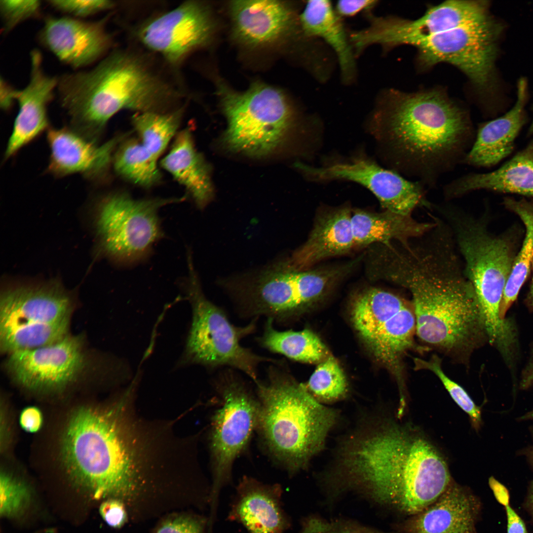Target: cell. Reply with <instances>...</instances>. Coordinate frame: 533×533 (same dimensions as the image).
<instances>
[{
  "mask_svg": "<svg viewBox=\"0 0 533 533\" xmlns=\"http://www.w3.org/2000/svg\"><path fill=\"white\" fill-rule=\"evenodd\" d=\"M301 24L309 37L321 40L333 52L340 71L342 82L355 83L357 77L356 59L343 19L328 0H311L300 12Z\"/></svg>",
  "mask_w": 533,
  "mask_h": 533,
  "instance_id": "4316f807",
  "label": "cell"
},
{
  "mask_svg": "<svg viewBox=\"0 0 533 533\" xmlns=\"http://www.w3.org/2000/svg\"><path fill=\"white\" fill-rule=\"evenodd\" d=\"M99 513L104 521L114 528H121L127 521L124 505L119 499L107 498L101 504Z\"/></svg>",
  "mask_w": 533,
  "mask_h": 533,
  "instance_id": "b9f144b4",
  "label": "cell"
},
{
  "mask_svg": "<svg viewBox=\"0 0 533 533\" xmlns=\"http://www.w3.org/2000/svg\"><path fill=\"white\" fill-rule=\"evenodd\" d=\"M478 498L452 481L445 491L402 525L403 533H475L480 511Z\"/></svg>",
  "mask_w": 533,
  "mask_h": 533,
  "instance_id": "d4e9b609",
  "label": "cell"
},
{
  "mask_svg": "<svg viewBox=\"0 0 533 533\" xmlns=\"http://www.w3.org/2000/svg\"><path fill=\"white\" fill-rule=\"evenodd\" d=\"M56 90L71 127L96 142L120 111L167 112L181 97L137 56L120 50L89 70L61 75Z\"/></svg>",
  "mask_w": 533,
  "mask_h": 533,
  "instance_id": "277c9868",
  "label": "cell"
},
{
  "mask_svg": "<svg viewBox=\"0 0 533 533\" xmlns=\"http://www.w3.org/2000/svg\"><path fill=\"white\" fill-rule=\"evenodd\" d=\"M507 517V533H528L523 520L510 506L505 507Z\"/></svg>",
  "mask_w": 533,
  "mask_h": 533,
  "instance_id": "c3c4849f",
  "label": "cell"
},
{
  "mask_svg": "<svg viewBox=\"0 0 533 533\" xmlns=\"http://www.w3.org/2000/svg\"><path fill=\"white\" fill-rule=\"evenodd\" d=\"M530 455L531 459L532 462H533V447L532 449V450H531Z\"/></svg>",
  "mask_w": 533,
  "mask_h": 533,
  "instance_id": "9f6ffc18",
  "label": "cell"
},
{
  "mask_svg": "<svg viewBox=\"0 0 533 533\" xmlns=\"http://www.w3.org/2000/svg\"><path fill=\"white\" fill-rule=\"evenodd\" d=\"M279 489L244 478L239 486L236 514L251 533H281L287 521L279 502Z\"/></svg>",
  "mask_w": 533,
  "mask_h": 533,
  "instance_id": "4dcf8cb0",
  "label": "cell"
},
{
  "mask_svg": "<svg viewBox=\"0 0 533 533\" xmlns=\"http://www.w3.org/2000/svg\"><path fill=\"white\" fill-rule=\"evenodd\" d=\"M83 407L71 416L62 451L72 481L94 498L127 499L140 487L143 461L118 408Z\"/></svg>",
  "mask_w": 533,
  "mask_h": 533,
  "instance_id": "5b68a950",
  "label": "cell"
},
{
  "mask_svg": "<svg viewBox=\"0 0 533 533\" xmlns=\"http://www.w3.org/2000/svg\"><path fill=\"white\" fill-rule=\"evenodd\" d=\"M413 361L415 370H427L438 377L455 403L468 415L473 428L478 430L482 424L480 408L461 386L445 374L440 357L434 354L427 360L415 357Z\"/></svg>",
  "mask_w": 533,
  "mask_h": 533,
  "instance_id": "8d00e7d4",
  "label": "cell"
},
{
  "mask_svg": "<svg viewBox=\"0 0 533 533\" xmlns=\"http://www.w3.org/2000/svg\"><path fill=\"white\" fill-rule=\"evenodd\" d=\"M533 134V117L532 121V122L531 123L529 128L528 129L527 134H528V136H531Z\"/></svg>",
  "mask_w": 533,
  "mask_h": 533,
  "instance_id": "11a10c76",
  "label": "cell"
},
{
  "mask_svg": "<svg viewBox=\"0 0 533 533\" xmlns=\"http://www.w3.org/2000/svg\"><path fill=\"white\" fill-rule=\"evenodd\" d=\"M533 277L530 290L527 296V303L529 307L533 310V262L532 263Z\"/></svg>",
  "mask_w": 533,
  "mask_h": 533,
  "instance_id": "816d5d0a",
  "label": "cell"
},
{
  "mask_svg": "<svg viewBox=\"0 0 533 533\" xmlns=\"http://www.w3.org/2000/svg\"><path fill=\"white\" fill-rule=\"evenodd\" d=\"M521 419H533V410L523 416Z\"/></svg>",
  "mask_w": 533,
  "mask_h": 533,
  "instance_id": "db71d44e",
  "label": "cell"
},
{
  "mask_svg": "<svg viewBox=\"0 0 533 533\" xmlns=\"http://www.w3.org/2000/svg\"><path fill=\"white\" fill-rule=\"evenodd\" d=\"M213 31V21L206 6L187 1L143 24L137 36L146 47L178 65L206 44Z\"/></svg>",
  "mask_w": 533,
  "mask_h": 533,
  "instance_id": "ac0fdd59",
  "label": "cell"
},
{
  "mask_svg": "<svg viewBox=\"0 0 533 533\" xmlns=\"http://www.w3.org/2000/svg\"><path fill=\"white\" fill-rule=\"evenodd\" d=\"M81 336L68 335L42 347L9 354L5 363L13 379L27 389L52 391L76 381L87 365Z\"/></svg>",
  "mask_w": 533,
  "mask_h": 533,
  "instance_id": "e0dca14e",
  "label": "cell"
},
{
  "mask_svg": "<svg viewBox=\"0 0 533 533\" xmlns=\"http://www.w3.org/2000/svg\"><path fill=\"white\" fill-rule=\"evenodd\" d=\"M332 469L323 478L331 499L351 492L409 516L434 502L453 481L445 459L425 435L387 418L369 419L347 435Z\"/></svg>",
  "mask_w": 533,
  "mask_h": 533,
  "instance_id": "6da1fadb",
  "label": "cell"
},
{
  "mask_svg": "<svg viewBox=\"0 0 533 533\" xmlns=\"http://www.w3.org/2000/svg\"><path fill=\"white\" fill-rule=\"evenodd\" d=\"M203 529L202 522L197 518L178 515L162 522L154 533H204Z\"/></svg>",
  "mask_w": 533,
  "mask_h": 533,
  "instance_id": "60d3db41",
  "label": "cell"
},
{
  "mask_svg": "<svg viewBox=\"0 0 533 533\" xmlns=\"http://www.w3.org/2000/svg\"><path fill=\"white\" fill-rule=\"evenodd\" d=\"M456 247L443 236L410 241L386 256L380 278L410 293L416 335L423 343L466 361L488 340L483 314Z\"/></svg>",
  "mask_w": 533,
  "mask_h": 533,
  "instance_id": "7a4b0ae2",
  "label": "cell"
},
{
  "mask_svg": "<svg viewBox=\"0 0 533 533\" xmlns=\"http://www.w3.org/2000/svg\"><path fill=\"white\" fill-rule=\"evenodd\" d=\"M529 499L530 504L531 507H532V509L533 510V482L532 483V484L531 487Z\"/></svg>",
  "mask_w": 533,
  "mask_h": 533,
  "instance_id": "f5cc1de1",
  "label": "cell"
},
{
  "mask_svg": "<svg viewBox=\"0 0 533 533\" xmlns=\"http://www.w3.org/2000/svg\"><path fill=\"white\" fill-rule=\"evenodd\" d=\"M184 108H176L167 112L135 113L132 123L140 141L157 159L175 138L182 118Z\"/></svg>",
  "mask_w": 533,
  "mask_h": 533,
  "instance_id": "e575fe53",
  "label": "cell"
},
{
  "mask_svg": "<svg viewBox=\"0 0 533 533\" xmlns=\"http://www.w3.org/2000/svg\"><path fill=\"white\" fill-rule=\"evenodd\" d=\"M351 212L347 207L323 214L316 222L307 240L288 261L295 268L306 269L329 257L343 255L355 247Z\"/></svg>",
  "mask_w": 533,
  "mask_h": 533,
  "instance_id": "83f0119b",
  "label": "cell"
},
{
  "mask_svg": "<svg viewBox=\"0 0 533 533\" xmlns=\"http://www.w3.org/2000/svg\"><path fill=\"white\" fill-rule=\"evenodd\" d=\"M157 159L135 139H124L113 155L112 164L115 172L130 182L148 188L160 181Z\"/></svg>",
  "mask_w": 533,
  "mask_h": 533,
  "instance_id": "836d02e7",
  "label": "cell"
},
{
  "mask_svg": "<svg viewBox=\"0 0 533 533\" xmlns=\"http://www.w3.org/2000/svg\"><path fill=\"white\" fill-rule=\"evenodd\" d=\"M217 91L228 120L225 141L234 150L267 154L283 142L295 123V108L275 87L256 82L240 92L220 81Z\"/></svg>",
  "mask_w": 533,
  "mask_h": 533,
  "instance_id": "30bf717a",
  "label": "cell"
},
{
  "mask_svg": "<svg viewBox=\"0 0 533 533\" xmlns=\"http://www.w3.org/2000/svg\"><path fill=\"white\" fill-rule=\"evenodd\" d=\"M479 190L533 197V139L498 169L459 176L445 185L443 193L451 200Z\"/></svg>",
  "mask_w": 533,
  "mask_h": 533,
  "instance_id": "484cf974",
  "label": "cell"
},
{
  "mask_svg": "<svg viewBox=\"0 0 533 533\" xmlns=\"http://www.w3.org/2000/svg\"><path fill=\"white\" fill-rule=\"evenodd\" d=\"M348 267L299 270L278 262L232 287L241 314L285 321L320 299Z\"/></svg>",
  "mask_w": 533,
  "mask_h": 533,
  "instance_id": "7c38bea8",
  "label": "cell"
},
{
  "mask_svg": "<svg viewBox=\"0 0 533 533\" xmlns=\"http://www.w3.org/2000/svg\"><path fill=\"white\" fill-rule=\"evenodd\" d=\"M125 136L117 135L99 144L71 127L49 128L47 140L50 154L46 171L56 177L80 174L90 180L98 179L108 170L115 150Z\"/></svg>",
  "mask_w": 533,
  "mask_h": 533,
  "instance_id": "7402d4cb",
  "label": "cell"
},
{
  "mask_svg": "<svg viewBox=\"0 0 533 533\" xmlns=\"http://www.w3.org/2000/svg\"><path fill=\"white\" fill-rule=\"evenodd\" d=\"M273 324L272 319H267L263 333L258 339L262 347L302 362H320L327 357L326 347L311 331H279Z\"/></svg>",
  "mask_w": 533,
  "mask_h": 533,
  "instance_id": "1f68e13d",
  "label": "cell"
},
{
  "mask_svg": "<svg viewBox=\"0 0 533 533\" xmlns=\"http://www.w3.org/2000/svg\"><path fill=\"white\" fill-rule=\"evenodd\" d=\"M259 401L257 429L269 453L291 472L306 468L324 449L339 411L318 402L305 385L271 366L255 381Z\"/></svg>",
  "mask_w": 533,
  "mask_h": 533,
  "instance_id": "8992f818",
  "label": "cell"
},
{
  "mask_svg": "<svg viewBox=\"0 0 533 533\" xmlns=\"http://www.w3.org/2000/svg\"><path fill=\"white\" fill-rule=\"evenodd\" d=\"M229 8L233 37L244 45L257 47L291 37L311 38L302 29L300 13L284 2L235 0Z\"/></svg>",
  "mask_w": 533,
  "mask_h": 533,
  "instance_id": "44dd1931",
  "label": "cell"
},
{
  "mask_svg": "<svg viewBox=\"0 0 533 533\" xmlns=\"http://www.w3.org/2000/svg\"><path fill=\"white\" fill-rule=\"evenodd\" d=\"M330 522L331 533H386L351 520L339 519Z\"/></svg>",
  "mask_w": 533,
  "mask_h": 533,
  "instance_id": "ee69618b",
  "label": "cell"
},
{
  "mask_svg": "<svg viewBox=\"0 0 533 533\" xmlns=\"http://www.w3.org/2000/svg\"><path fill=\"white\" fill-rule=\"evenodd\" d=\"M160 164L185 188L198 207L202 209L208 204L213 194L209 169L195 148L190 129L177 134Z\"/></svg>",
  "mask_w": 533,
  "mask_h": 533,
  "instance_id": "f1b7e54d",
  "label": "cell"
},
{
  "mask_svg": "<svg viewBox=\"0 0 533 533\" xmlns=\"http://www.w3.org/2000/svg\"><path fill=\"white\" fill-rule=\"evenodd\" d=\"M30 57L29 81L19 91L16 100L19 110L4 152L5 160L49 129L47 108L54 98L58 77L44 71L38 49H33Z\"/></svg>",
  "mask_w": 533,
  "mask_h": 533,
  "instance_id": "603a6c76",
  "label": "cell"
},
{
  "mask_svg": "<svg viewBox=\"0 0 533 533\" xmlns=\"http://www.w3.org/2000/svg\"><path fill=\"white\" fill-rule=\"evenodd\" d=\"M0 514L1 517L16 518L26 511L32 502L29 487L6 472L0 476Z\"/></svg>",
  "mask_w": 533,
  "mask_h": 533,
  "instance_id": "74e56055",
  "label": "cell"
},
{
  "mask_svg": "<svg viewBox=\"0 0 533 533\" xmlns=\"http://www.w3.org/2000/svg\"><path fill=\"white\" fill-rule=\"evenodd\" d=\"M504 203L521 219L526 233L504 290L499 310L500 317L503 319H506L507 311L517 299L533 262V203L524 199L517 200L505 198Z\"/></svg>",
  "mask_w": 533,
  "mask_h": 533,
  "instance_id": "d6a6232c",
  "label": "cell"
},
{
  "mask_svg": "<svg viewBox=\"0 0 533 533\" xmlns=\"http://www.w3.org/2000/svg\"><path fill=\"white\" fill-rule=\"evenodd\" d=\"M351 223L355 247H361L406 242L423 234L435 222H420L412 216L386 210L374 213L357 209L351 214Z\"/></svg>",
  "mask_w": 533,
  "mask_h": 533,
  "instance_id": "f546056e",
  "label": "cell"
},
{
  "mask_svg": "<svg viewBox=\"0 0 533 533\" xmlns=\"http://www.w3.org/2000/svg\"><path fill=\"white\" fill-rule=\"evenodd\" d=\"M533 385V348L528 363L523 370L520 381V387L527 389Z\"/></svg>",
  "mask_w": 533,
  "mask_h": 533,
  "instance_id": "f907efd6",
  "label": "cell"
},
{
  "mask_svg": "<svg viewBox=\"0 0 533 533\" xmlns=\"http://www.w3.org/2000/svg\"><path fill=\"white\" fill-rule=\"evenodd\" d=\"M526 79H520L513 106L499 117L479 123L473 144L462 163L473 167H491L508 156L516 138L527 121Z\"/></svg>",
  "mask_w": 533,
  "mask_h": 533,
  "instance_id": "cb8c5ba5",
  "label": "cell"
},
{
  "mask_svg": "<svg viewBox=\"0 0 533 533\" xmlns=\"http://www.w3.org/2000/svg\"><path fill=\"white\" fill-rule=\"evenodd\" d=\"M305 386L312 397L322 404L343 399L348 391L346 377L332 356L319 363Z\"/></svg>",
  "mask_w": 533,
  "mask_h": 533,
  "instance_id": "d590c367",
  "label": "cell"
},
{
  "mask_svg": "<svg viewBox=\"0 0 533 533\" xmlns=\"http://www.w3.org/2000/svg\"><path fill=\"white\" fill-rule=\"evenodd\" d=\"M188 275L183 289L192 309V321L182 357V364H196L208 368L231 367L258 380L262 362L279 361L256 354L241 344V340L256 327L257 318L238 327L225 312L210 302L202 292L191 254L187 255Z\"/></svg>",
  "mask_w": 533,
  "mask_h": 533,
  "instance_id": "ba28073f",
  "label": "cell"
},
{
  "mask_svg": "<svg viewBox=\"0 0 533 533\" xmlns=\"http://www.w3.org/2000/svg\"><path fill=\"white\" fill-rule=\"evenodd\" d=\"M19 90L13 87L2 76L0 78V105L4 111L11 108L16 101Z\"/></svg>",
  "mask_w": 533,
  "mask_h": 533,
  "instance_id": "bcb514c9",
  "label": "cell"
},
{
  "mask_svg": "<svg viewBox=\"0 0 533 533\" xmlns=\"http://www.w3.org/2000/svg\"><path fill=\"white\" fill-rule=\"evenodd\" d=\"M502 25L491 14L474 23L419 38L410 45L418 51L423 69L448 63L460 70L477 90V103L495 100V63Z\"/></svg>",
  "mask_w": 533,
  "mask_h": 533,
  "instance_id": "8fae6325",
  "label": "cell"
},
{
  "mask_svg": "<svg viewBox=\"0 0 533 533\" xmlns=\"http://www.w3.org/2000/svg\"><path fill=\"white\" fill-rule=\"evenodd\" d=\"M72 299L55 281L5 290L0 299V347L8 354L55 343L68 335Z\"/></svg>",
  "mask_w": 533,
  "mask_h": 533,
  "instance_id": "9c48e42d",
  "label": "cell"
},
{
  "mask_svg": "<svg viewBox=\"0 0 533 533\" xmlns=\"http://www.w3.org/2000/svg\"><path fill=\"white\" fill-rule=\"evenodd\" d=\"M482 0H448L429 7L416 20L379 16L372 26L375 42L385 52L415 39L477 22L490 14Z\"/></svg>",
  "mask_w": 533,
  "mask_h": 533,
  "instance_id": "d6986e66",
  "label": "cell"
},
{
  "mask_svg": "<svg viewBox=\"0 0 533 533\" xmlns=\"http://www.w3.org/2000/svg\"><path fill=\"white\" fill-rule=\"evenodd\" d=\"M110 16L91 21L67 16H47L38 39L61 62L79 70L107 55L113 44L112 36L107 30Z\"/></svg>",
  "mask_w": 533,
  "mask_h": 533,
  "instance_id": "ffe728a7",
  "label": "cell"
},
{
  "mask_svg": "<svg viewBox=\"0 0 533 533\" xmlns=\"http://www.w3.org/2000/svg\"><path fill=\"white\" fill-rule=\"evenodd\" d=\"M375 0H341L334 6L338 15L342 18L353 17L360 12L373 11L378 4Z\"/></svg>",
  "mask_w": 533,
  "mask_h": 533,
  "instance_id": "7bdbcfd3",
  "label": "cell"
},
{
  "mask_svg": "<svg viewBox=\"0 0 533 533\" xmlns=\"http://www.w3.org/2000/svg\"><path fill=\"white\" fill-rule=\"evenodd\" d=\"M369 128L387 168L429 188L461 164L476 136L469 110L438 89L380 91Z\"/></svg>",
  "mask_w": 533,
  "mask_h": 533,
  "instance_id": "3957f363",
  "label": "cell"
},
{
  "mask_svg": "<svg viewBox=\"0 0 533 533\" xmlns=\"http://www.w3.org/2000/svg\"><path fill=\"white\" fill-rule=\"evenodd\" d=\"M489 484L496 500L505 507L509 505L510 497L507 488L493 477L489 478Z\"/></svg>",
  "mask_w": 533,
  "mask_h": 533,
  "instance_id": "681fc988",
  "label": "cell"
},
{
  "mask_svg": "<svg viewBox=\"0 0 533 533\" xmlns=\"http://www.w3.org/2000/svg\"><path fill=\"white\" fill-rule=\"evenodd\" d=\"M42 417L40 411L36 407H29L21 412L20 423L24 430L34 433L41 426Z\"/></svg>",
  "mask_w": 533,
  "mask_h": 533,
  "instance_id": "f6af8a7d",
  "label": "cell"
},
{
  "mask_svg": "<svg viewBox=\"0 0 533 533\" xmlns=\"http://www.w3.org/2000/svg\"><path fill=\"white\" fill-rule=\"evenodd\" d=\"M41 1L38 0H0V14L2 32L7 34L22 23L42 16Z\"/></svg>",
  "mask_w": 533,
  "mask_h": 533,
  "instance_id": "f35d334b",
  "label": "cell"
},
{
  "mask_svg": "<svg viewBox=\"0 0 533 533\" xmlns=\"http://www.w3.org/2000/svg\"><path fill=\"white\" fill-rule=\"evenodd\" d=\"M45 2L65 16L82 20L112 10L116 6L114 1L110 0H47Z\"/></svg>",
  "mask_w": 533,
  "mask_h": 533,
  "instance_id": "ab89813d",
  "label": "cell"
},
{
  "mask_svg": "<svg viewBox=\"0 0 533 533\" xmlns=\"http://www.w3.org/2000/svg\"><path fill=\"white\" fill-rule=\"evenodd\" d=\"M186 197L136 199L122 192L104 196L98 204L96 220L104 253L122 265L145 260L164 235L158 211Z\"/></svg>",
  "mask_w": 533,
  "mask_h": 533,
  "instance_id": "5bb4252c",
  "label": "cell"
},
{
  "mask_svg": "<svg viewBox=\"0 0 533 533\" xmlns=\"http://www.w3.org/2000/svg\"><path fill=\"white\" fill-rule=\"evenodd\" d=\"M217 387L222 403L213 417L211 434L213 504L230 478L234 460L257 428L259 412L258 400L236 376L223 375Z\"/></svg>",
  "mask_w": 533,
  "mask_h": 533,
  "instance_id": "9a60e30c",
  "label": "cell"
},
{
  "mask_svg": "<svg viewBox=\"0 0 533 533\" xmlns=\"http://www.w3.org/2000/svg\"><path fill=\"white\" fill-rule=\"evenodd\" d=\"M313 182L347 181L369 190L379 201L384 210L404 216H412L416 208L430 207L425 187L408 179L363 154L333 161L315 167H300Z\"/></svg>",
  "mask_w": 533,
  "mask_h": 533,
  "instance_id": "2e32d148",
  "label": "cell"
},
{
  "mask_svg": "<svg viewBox=\"0 0 533 533\" xmlns=\"http://www.w3.org/2000/svg\"><path fill=\"white\" fill-rule=\"evenodd\" d=\"M443 214L463 261L464 274L471 284L483 315L488 340L500 352L516 343L513 323L499 310L515 259L508 241L494 237L469 215L449 206Z\"/></svg>",
  "mask_w": 533,
  "mask_h": 533,
  "instance_id": "52a82bcc",
  "label": "cell"
},
{
  "mask_svg": "<svg viewBox=\"0 0 533 533\" xmlns=\"http://www.w3.org/2000/svg\"><path fill=\"white\" fill-rule=\"evenodd\" d=\"M301 533H331L330 522L319 517H308L304 522Z\"/></svg>",
  "mask_w": 533,
  "mask_h": 533,
  "instance_id": "7dc6e473",
  "label": "cell"
},
{
  "mask_svg": "<svg viewBox=\"0 0 533 533\" xmlns=\"http://www.w3.org/2000/svg\"><path fill=\"white\" fill-rule=\"evenodd\" d=\"M352 324L375 358L406 383L403 358L418 348L416 320L411 302L393 293L371 288L358 294L351 305Z\"/></svg>",
  "mask_w": 533,
  "mask_h": 533,
  "instance_id": "4fadbf2b",
  "label": "cell"
}]
</instances>
